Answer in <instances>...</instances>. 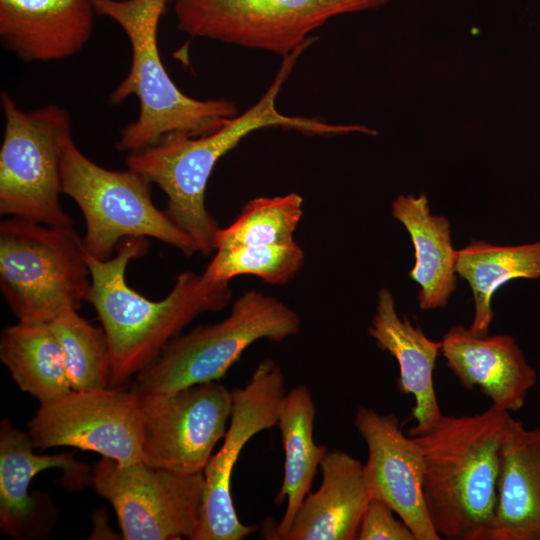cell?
I'll list each match as a JSON object with an SVG mask.
<instances>
[{"label":"cell","instance_id":"28","mask_svg":"<svg viewBox=\"0 0 540 540\" xmlns=\"http://www.w3.org/2000/svg\"><path fill=\"white\" fill-rule=\"evenodd\" d=\"M384 502L370 499L363 514L358 540H416L411 529L394 516Z\"/></svg>","mask_w":540,"mask_h":540},{"label":"cell","instance_id":"16","mask_svg":"<svg viewBox=\"0 0 540 540\" xmlns=\"http://www.w3.org/2000/svg\"><path fill=\"white\" fill-rule=\"evenodd\" d=\"M440 351L460 384L478 387L498 411H519L537 381L536 370L510 335L475 336L457 325L444 334Z\"/></svg>","mask_w":540,"mask_h":540},{"label":"cell","instance_id":"27","mask_svg":"<svg viewBox=\"0 0 540 540\" xmlns=\"http://www.w3.org/2000/svg\"><path fill=\"white\" fill-rule=\"evenodd\" d=\"M205 271L207 279L230 282L236 276L253 275L272 285L290 281L301 270L305 255L297 242L275 246L220 248Z\"/></svg>","mask_w":540,"mask_h":540},{"label":"cell","instance_id":"2","mask_svg":"<svg viewBox=\"0 0 540 540\" xmlns=\"http://www.w3.org/2000/svg\"><path fill=\"white\" fill-rule=\"evenodd\" d=\"M309 38L284 56L268 90L248 110L228 118L216 131L197 137L171 133L140 150L128 153V168L145 175L167 196V215L196 243L198 252L216 250L220 227L205 204L207 183L218 160L245 136L266 127H287L312 134L364 132L363 125L328 124L319 118L287 116L276 108V98L296 60L311 44Z\"/></svg>","mask_w":540,"mask_h":540},{"label":"cell","instance_id":"8","mask_svg":"<svg viewBox=\"0 0 540 540\" xmlns=\"http://www.w3.org/2000/svg\"><path fill=\"white\" fill-rule=\"evenodd\" d=\"M1 105V215L72 228L73 219L60 203L62 153L72 136L69 113L55 104L25 111L6 91Z\"/></svg>","mask_w":540,"mask_h":540},{"label":"cell","instance_id":"23","mask_svg":"<svg viewBox=\"0 0 540 540\" xmlns=\"http://www.w3.org/2000/svg\"><path fill=\"white\" fill-rule=\"evenodd\" d=\"M0 359L12 379L40 403L58 399L72 389L61 343L50 322H22L0 335Z\"/></svg>","mask_w":540,"mask_h":540},{"label":"cell","instance_id":"11","mask_svg":"<svg viewBox=\"0 0 540 540\" xmlns=\"http://www.w3.org/2000/svg\"><path fill=\"white\" fill-rule=\"evenodd\" d=\"M35 449L73 447L94 451L120 465L143 460L141 397L133 389L74 391L40 403L27 423Z\"/></svg>","mask_w":540,"mask_h":540},{"label":"cell","instance_id":"21","mask_svg":"<svg viewBox=\"0 0 540 540\" xmlns=\"http://www.w3.org/2000/svg\"><path fill=\"white\" fill-rule=\"evenodd\" d=\"M316 406L312 394L304 384H298L284 395L277 426L280 429L284 457V474L274 503L286 504L283 517L275 526L265 522V539L285 540L297 512L310 492L318 467L328 452L313 437Z\"/></svg>","mask_w":540,"mask_h":540},{"label":"cell","instance_id":"17","mask_svg":"<svg viewBox=\"0 0 540 540\" xmlns=\"http://www.w3.org/2000/svg\"><path fill=\"white\" fill-rule=\"evenodd\" d=\"M93 0H0V38L25 62L58 61L89 41Z\"/></svg>","mask_w":540,"mask_h":540},{"label":"cell","instance_id":"5","mask_svg":"<svg viewBox=\"0 0 540 540\" xmlns=\"http://www.w3.org/2000/svg\"><path fill=\"white\" fill-rule=\"evenodd\" d=\"M300 329L299 314L283 301L261 291H245L221 321L173 338L135 376L131 389L139 395L168 394L219 381L256 341L281 342Z\"/></svg>","mask_w":540,"mask_h":540},{"label":"cell","instance_id":"7","mask_svg":"<svg viewBox=\"0 0 540 540\" xmlns=\"http://www.w3.org/2000/svg\"><path fill=\"white\" fill-rule=\"evenodd\" d=\"M152 182L142 173L106 169L84 155L72 136L61 160L62 194L72 198L85 220L83 249L99 260L113 256L127 237H151L181 251L198 252L195 241L151 197Z\"/></svg>","mask_w":540,"mask_h":540},{"label":"cell","instance_id":"3","mask_svg":"<svg viewBox=\"0 0 540 540\" xmlns=\"http://www.w3.org/2000/svg\"><path fill=\"white\" fill-rule=\"evenodd\" d=\"M511 419L509 412L491 407L474 415H442L414 436L423 457L427 511L442 539L486 540Z\"/></svg>","mask_w":540,"mask_h":540},{"label":"cell","instance_id":"22","mask_svg":"<svg viewBox=\"0 0 540 540\" xmlns=\"http://www.w3.org/2000/svg\"><path fill=\"white\" fill-rule=\"evenodd\" d=\"M391 213L409 232L415 249V265L409 275L420 286V308H444L457 282L449 220L431 214L425 194L398 196Z\"/></svg>","mask_w":540,"mask_h":540},{"label":"cell","instance_id":"9","mask_svg":"<svg viewBox=\"0 0 540 540\" xmlns=\"http://www.w3.org/2000/svg\"><path fill=\"white\" fill-rule=\"evenodd\" d=\"M390 0H175L178 29L283 56L329 19Z\"/></svg>","mask_w":540,"mask_h":540},{"label":"cell","instance_id":"24","mask_svg":"<svg viewBox=\"0 0 540 540\" xmlns=\"http://www.w3.org/2000/svg\"><path fill=\"white\" fill-rule=\"evenodd\" d=\"M456 273L473 293L475 315L470 332L486 336L493 320L491 300L505 283L517 278H540V240L518 246H497L481 240L456 251Z\"/></svg>","mask_w":540,"mask_h":540},{"label":"cell","instance_id":"19","mask_svg":"<svg viewBox=\"0 0 540 540\" xmlns=\"http://www.w3.org/2000/svg\"><path fill=\"white\" fill-rule=\"evenodd\" d=\"M322 480L304 498L285 540H355L370 500L364 464L339 449L320 464Z\"/></svg>","mask_w":540,"mask_h":540},{"label":"cell","instance_id":"12","mask_svg":"<svg viewBox=\"0 0 540 540\" xmlns=\"http://www.w3.org/2000/svg\"><path fill=\"white\" fill-rule=\"evenodd\" d=\"M144 442L142 463L178 474L203 472L224 438L233 393L219 381L168 394L140 395Z\"/></svg>","mask_w":540,"mask_h":540},{"label":"cell","instance_id":"6","mask_svg":"<svg viewBox=\"0 0 540 540\" xmlns=\"http://www.w3.org/2000/svg\"><path fill=\"white\" fill-rule=\"evenodd\" d=\"M91 285L74 228L18 216L0 223V289L18 321L51 322L79 310Z\"/></svg>","mask_w":540,"mask_h":540},{"label":"cell","instance_id":"10","mask_svg":"<svg viewBox=\"0 0 540 540\" xmlns=\"http://www.w3.org/2000/svg\"><path fill=\"white\" fill-rule=\"evenodd\" d=\"M91 483L113 507L123 539H194L201 518L203 472L178 474L102 457L92 468Z\"/></svg>","mask_w":540,"mask_h":540},{"label":"cell","instance_id":"26","mask_svg":"<svg viewBox=\"0 0 540 540\" xmlns=\"http://www.w3.org/2000/svg\"><path fill=\"white\" fill-rule=\"evenodd\" d=\"M63 350L70 387L74 391L109 387L111 355L102 327L68 310L50 322Z\"/></svg>","mask_w":540,"mask_h":540},{"label":"cell","instance_id":"4","mask_svg":"<svg viewBox=\"0 0 540 540\" xmlns=\"http://www.w3.org/2000/svg\"><path fill=\"white\" fill-rule=\"evenodd\" d=\"M170 1L93 0L97 14L111 18L123 29L132 52L129 72L108 100L116 105L134 95L139 102L137 119L120 131L118 151L140 150L171 133L206 135L237 115L238 109L230 100H198L185 95L167 73L157 32Z\"/></svg>","mask_w":540,"mask_h":540},{"label":"cell","instance_id":"15","mask_svg":"<svg viewBox=\"0 0 540 540\" xmlns=\"http://www.w3.org/2000/svg\"><path fill=\"white\" fill-rule=\"evenodd\" d=\"M27 432L5 419L0 424V528L15 539H41L56 521L52 500L43 493L29 494L33 477L49 468H61L75 485L88 480L89 467L71 453L35 454Z\"/></svg>","mask_w":540,"mask_h":540},{"label":"cell","instance_id":"20","mask_svg":"<svg viewBox=\"0 0 540 540\" xmlns=\"http://www.w3.org/2000/svg\"><path fill=\"white\" fill-rule=\"evenodd\" d=\"M486 540H540V428L512 417L502 447L495 516Z\"/></svg>","mask_w":540,"mask_h":540},{"label":"cell","instance_id":"25","mask_svg":"<svg viewBox=\"0 0 540 540\" xmlns=\"http://www.w3.org/2000/svg\"><path fill=\"white\" fill-rule=\"evenodd\" d=\"M302 216L303 198L297 193L254 198L232 224L220 228L216 249L293 244Z\"/></svg>","mask_w":540,"mask_h":540},{"label":"cell","instance_id":"18","mask_svg":"<svg viewBox=\"0 0 540 540\" xmlns=\"http://www.w3.org/2000/svg\"><path fill=\"white\" fill-rule=\"evenodd\" d=\"M367 331L381 350L396 359L399 391L414 398L411 416L416 424L410 429V436L427 432L443 415L433 378L436 359L441 353V341L429 339L408 318L399 316L394 298L386 288L378 293L376 313Z\"/></svg>","mask_w":540,"mask_h":540},{"label":"cell","instance_id":"14","mask_svg":"<svg viewBox=\"0 0 540 540\" xmlns=\"http://www.w3.org/2000/svg\"><path fill=\"white\" fill-rule=\"evenodd\" d=\"M354 426L368 449L364 481L370 499L387 504L416 540H441L429 517L424 493V465L414 436H406L393 413L360 406Z\"/></svg>","mask_w":540,"mask_h":540},{"label":"cell","instance_id":"1","mask_svg":"<svg viewBox=\"0 0 540 540\" xmlns=\"http://www.w3.org/2000/svg\"><path fill=\"white\" fill-rule=\"evenodd\" d=\"M148 249L146 237H127L107 260L84 250L91 277L86 301L95 309L110 348L109 387L127 385L185 326L203 313L221 311L232 298L229 282L188 270L177 276L164 299L145 298L127 284L126 269Z\"/></svg>","mask_w":540,"mask_h":540},{"label":"cell","instance_id":"13","mask_svg":"<svg viewBox=\"0 0 540 540\" xmlns=\"http://www.w3.org/2000/svg\"><path fill=\"white\" fill-rule=\"evenodd\" d=\"M285 376L271 358L263 359L243 388L233 393L229 427L221 448L203 470L204 491L200 524L193 540H242L256 525L243 524L233 505L231 479L243 447L257 433L277 426L286 394Z\"/></svg>","mask_w":540,"mask_h":540}]
</instances>
